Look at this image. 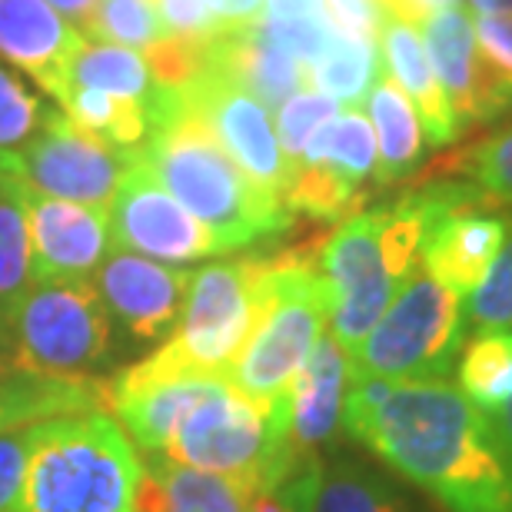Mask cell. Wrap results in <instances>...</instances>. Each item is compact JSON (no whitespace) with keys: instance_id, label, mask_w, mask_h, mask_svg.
Returning <instances> with one entry per match:
<instances>
[{"instance_id":"4","label":"cell","mask_w":512,"mask_h":512,"mask_svg":"<svg viewBox=\"0 0 512 512\" xmlns=\"http://www.w3.org/2000/svg\"><path fill=\"white\" fill-rule=\"evenodd\" d=\"M143 456L104 409L44 419L20 512H137Z\"/></svg>"},{"instance_id":"47","label":"cell","mask_w":512,"mask_h":512,"mask_svg":"<svg viewBox=\"0 0 512 512\" xmlns=\"http://www.w3.org/2000/svg\"><path fill=\"white\" fill-rule=\"evenodd\" d=\"M489 423H493V433L499 439V449H503L506 463H509V473H512V403H506L499 413L489 416Z\"/></svg>"},{"instance_id":"35","label":"cell","mask_w":512,"mask_h":512,"mask_svg":"<svg viewBox=\"0 0 512 512\" xmlns=\"http://www.w3.org/2000/svg\"><path fill=\"white\" fill-rule=\"evenodd\" d=\"M167 34L170 30L163 24L157 0H100L87 40H107V44L133 47L143 54Z\"/></svg>"},{"instance_id":"30","label":"cell","mask_w":512,"mask_h":512,"mask_svg":"<svg viewBox=\"0 0 512 512\" xmlns=\"http://www.w3.org/2000/svg\"><path fill=\"white\" fill-rule=\"evenodd\" d=\"M60 110L77 127L97 133V137L124 150H140L150 133V110L143 100L104 94L94 87H67Z\"/></svg>"},{"instance_id":"12","label":"cell","mask_w":512,"mask_h":512,"mask_svg":"<svg viewBox=\"0 0 512 512\" xmlns=\"http://www.w3.org/2000/svg\"><path fill=\"white\" fill-rule=\"evenodd\" d=\"M107 213L110 237H114L117 250L150 256V260L170 266L223 253L217 237L153 177V170L140 160V153L120 180Z\"/></svg>"},{"instance_id":"20","label":"cell","mask_w":512,"mask_h":512,"mask_svg":"<svg viewBox=\"0 0 512 512\" xmlns=\"http://www.w3.org/2000/svg\"><path fill=\"white\" fill-rule=\"evenodd\" d=\"M143 479L137 512H253L260 493L237 479L173 463L163 453H140Z\"/></svg>"},{"instance_id":"26","label":"cell","mask_w":512,"mask_h":512,"mask_svg":"<svg viewBox=\"0 0 512 512\" xmlns=\"http://www.w3.org/2000/svg\"><path fill=\"white\" fill-rule=\"evenodd\" d=\"M107 399V383H70V380H47V376L17 373V380L0 393V433L20 423H40L67 413H84L100 409Z\"/></svg>"},{"instance_id":"28","label":"cell","mask_w":512,"mask_h":512,"mask_svg":"<svg viewBox=\"0 0 512 512\" xmlns=\"http://www.w3.org/2000/svg\"><path fill=\"white\" fill-rule=\"evenodd\" d=\"M300 163H323V167L340 170L343 177L363 183V187L373 183L380 150H376V133H373L370 117H363L356 107L340 110L330 124H323L313 133V140L306 143ZM300 163H296V167H300Z\"/></svg>"},{"instance_id":"25","label":"cell","mask_w":512,"mask_h":512,"mask_svg":"<svg viewBox=\"0 0 512 512\" xmlns=\"http://www.w3.org/2000/svg\"><path fill=\"white\" fill-rule=\"evenodd\" d=\"M419 177L463 180L483 193L489 203L512 210V124L496 133H486L479 140H469L456 153L433 160Z\"/></svg>"},{"instance_id":"41","label":"cell","mask_w":512,"mask_h":512,"mask_svg":"<svg viewBox=\"0 0 512 512\" xmlns=\"http://www.w3.org/2000/svg\"><path fill=\"white\" fill-rule=\"evenodd\" d=\"M326 17L336 30L366 40H380V30L386 24V10L380 7V0H326Z\"/></svg>"},{"instance_id":"17","label":"cell","mask_w":512,"mask_h":512,"mask_svg":"<svg viewBox=\"0 0 512 512\" xmlns=\"http://www.w3.org/2000/svg\"><path fill=\"white\" fill-rule=\"evenodd\" d=\"M512 220L483 193L449 207L433 223L419 263L459 296H469L503 250Z\"/></svg>"},{"instance_id":"19","label":"cell","mask_w":512,"mask_h":512,"mask_svg":"<svg viewBox=\"0 0 512 512\" xmlns=\"http://www.w3.org/2000/svg\"><path fill=\"white\" fill-rule=\"evenodd\" d=\"M353 386V360L333 333H323L310 360L286 393V439L300 459H313L343 426V406Z\"/></svg>"},{"instance_id":"50","label":"cell","mask_w":512,"mask_h":512,"mask_svg":"<svg viewBox=\"0 0 512 512\" xmlns=\"http://www.w3.org/2000/svg\"><path fill=\"white\" fill-rule=\"evenodd\" d=\"M0 353H10V330L4 316H0Z\"/></svg>"},{"instance_id":"43","label":"cell","mask_w":512,"mask_h":512,"mask_svg":"<svg viewBox=\"0 0 512 512\" xmlns=\"http://www.w3.org/2000/svg\"><path fill=\"white\" fill-rule=\"evenodd\" d=\"M473 37L489 64L512 77V17H479Z\"/></svg>"},{"instance_id":"1","label":"cell","mask_w":512,"mask_h":512,"mask_svg":"<svg viewBox=\"0 0 512 512\" xmlns=\"http://www.w3.org/2000/svg\"><path fill=\"white\" fill-rule=\"evenodd\" d=\"M343 429L449 512H512V473L493 423L446 380L353 376Z\"/></svg>"},{"instance_id":"48","label":"cell","mask_w":512,"mask_h":512,"mask_svg":"<svg viewBox=\"0 0 512 512\" xmlns=\"http://www.w3.org/2000/svg\"><path fill=\"white\" fill-rule=\"evenodd\" d=\"M479 17H512V0H469Z\"/></svg>"},{"instance_id":"45","label":"cell","mask_w":512,"mask_h":512,"mask_svg":"<svg viewBox=\"0 0 512 512\" xmlns=\"http://www.w3.org/2000/svg\"><path fill=\"white\" fill-rule=\"evenodd\" d=\"M260 20H330L326 0H263Z\"/></svg>"},{"instance_id":"40","label":"cell","mask_w":512,"mask_h":512,"mask_svg":"<svg viewBox=\"0 0 512 512\" xmlns=\"http://www.w3.org/2000/svg\"><path fill=\"white\" fill-rule=\"evenodd\" d=\"M263 30L280 50H286L303 70L316 64L333 37L330 20H260Z\"/></svg>"},{"instance_id":"36","label":"cell","mask_w":512,"mask_h":512,"mask_svg":"<svg viewBox=\"0 0 512 512\" xmlns=\"http://www.w3.org/2000/svg\"><path fill=\"white\" fill-rule=\"evenodd\" d=\"M336 114H340V104L313 87L296 90L290 100H283V104L276 107V124H273L276 140H280V150H283V157L290 160V167L300 163L306 143L313 140V133L323 124H330Z\"/></svg>"},{"instance_id":"10","label":"cell","mask_w":512,"mask_h":512,"mask_svg":"<svg viewBox=\"0 0 512 512\" xmlns=\"http://www.w3.org/2000/svg\"><path fill=\"white\" fill-rule=\"evenodd\" d=\"M137 153L140 150L114 147L97 133L77 127L64 117V110H54L37 137L14 157L7 173L47 197L110 207Z\"/></svg>"},{"instance_id":"44","label":"cell","mask_w":512,"mask_h":512,"mask_svg":"<svg viewBox=\"0 0 512 512\" xmlns=\"http://www.w3.org/2000/svg\"><path fill=\"white\" fill-rule=\"evenodd\" d=\"M213 20H217L220 34H233L250 24H260L263 0H207Z\"/></svg>"},{"instance_id":"8","label":"cell","mask_w":512,"mask_h":512,"mask_svg":"<svg viewBox=\"0 0 512 512\" xmlns=\"http://www.w3.org/2000/svg\"><path fill=\"white\" fill-rule=\"evenodd\" d=\"M466 330V296L443 286L419 263L366 340L350 353L353 376L396 383L446 380L456 373Z\"/></svg>"},{"instance_id":"49","label":"cell","mask_w":512,"mask_h":512,"mask_svg":"<svg viewBox=\"0 0 512 512\" xmlns=\"http://www.w3.org/2000/svg\"><path fill=\"white\" fill-rule=\"evenodd\" d=\"M17 373H20V370H17L14 363H10V356H7V353H0V393H4V389L17 380Z\"/></svg>"},{"instance_id":"46","label":"cell","mask_w":512,"mask_h":512,"mask_svg":"<svg viewBox=\"0 0 512 512\" xmlns=\"http://www.w3.org/2000/svg\"><path fill=\"white\" fill-rule=\"evenodd\" d=\"M50 7L60 10L67 17V24H74L80 34L87 37L90 24H94V14H97V4L100 0H47Z\"/></svg>"},{"instance_id":"42","label":"cell","mask_w":512,"mask_h":512,"mask_svg":"<svg viewBox=\"0 0 512 512\" xmlns=\"http://www.w3.org/2000/svg\"><path fill=\"white\" fill-rule=\"evenodd\" d=\"M157 7L170 34L203 37V40L220 37V27L210 14L207 0H157Z\"/></svg>"},{"instance_id":"15","label":"cell","mask_w":512,"mask_h":512,"mask_svg":"<svg viewBox=\"0 0 512 512\" xmlns=\"http://www.w3.org/2000/svg\"><path fill=\"white\" fill-rule=\"evenodd\" d=\"M193 270L150 260L130 250H110L94 283L110 320L140 343H157L177 330Z\"/></svg>"},{"instance_id":"6","label":"cell","mask_w":512,"mask_h":512,"mask_svg":"<svg viewBox=\"0 0 512 512\" xmlns=\"http://www.w3.org/2000/svg\"><path fill=\"white\" fill-rule=\"evenodd\" d=\"M163 456L203 473L237 479L253 493H273L303 463H310L290 449L286 403L280 409L256 406L227 376L213 380L183 413Z\"/></svg>"},{"instance_id":"31","label":"cell","mask_w":512,"mask_h":512,"mask_svg":"<svg viewBox=\"0 0 512 512\" xmlns=\"http://www.w3.org/2000/svg\"><path fill=\"white\" fill-rule=\"evenodd\" d=\"M286 210L310 220L340 223L366 207V187L323 163H300L283 193Z\"/></svg>"},{"instance_id":"21","label":"cell","mask_w":512,"mask_h":512,"mask_svg":"<svg viewBox=\"0 0 512 512\" xmlns=\"http://www.w3.org/2000/svg\"><path fill=\"white\" fill-rule=\"evenodd\" d=\"M380 54L386 74L396 80L399 90L413 100L419 120H423V133L429 147H446V143L459 140V127L453 120V110L446 104V94L429 64V54L423 47V37L416 34L413 24L406 20L386 17L380 30Z\"/></svg>"},{"instance_id":"37","label":"cell","mask_w":512,"mask_h":512,"mask_svg":"<svg viewBox=\"0 0 512 512\" xmlns=\"http://www.w3.org/2000/svg\"><path fill=\"white\" fill-rule=\"evenodd\" d=\"M469 330H512V230L489 273L466 296Z\"/></svg>"},{"instance_id":"13","label":"cell","mask_w":512,"mask_h":512,"mask_svg":"<svg viewBox=\"0 0 512 512\" xmlns=\"http://www.w3.org/2000/svg\"><path fill=\"white\" fill-rule=\"evenodd\" d=\"M213 380L220 376L197 370L170 343H163L147 360L127 366L107 383V403L140 453H167L183 413Z\"/></svg>"},{"instance_id":"14","label":"cell","mask_w":512,"mask_h":512,"mask_svg":"<svg viewBox=\"0 0 512 512\" xmlns=\"http://www.w3.org/2000/svg\"><path fill=\"white\" fill-rule=\"evenodd\" d=\"M423 27V47L453 110L459 137L476 124L506 117L512 110V77L476 50L473 17L463 7H446L426 17Z\"/></svg>"},{"instance_id":"39","label":"cell","mask_w":512,"mask_h":512,"mask_svg":"<svg viewBox=\"0 0 512 512\" xmlns=\"http://www.w3.org/2000/svg\"><path fill=\"white\" fill-rule=\"evenodd\" d=\"M40 423H20L0 433V512H20L24 503V483H27V469L34 459Z\"/></svg>"},{"instance_id":"2","label":"cell","mask_w":512,"mask_h":512,"mask_svg":"<svg viewBox=\"0 0 512 512\" xmlns=\"http://www.w3.org/2000/svg\"><path fill=\"white\" fill-rule=\"evenodd\" d=\"M469 197H479V190L463 180L419 177L396 200L356 210L320 240V273L330 286V333L346 353L366 340L419 266L433 223Z\"/></svg>"},{"instance_id":"11","label":"cell","mask_w":512,"mask_h":512,"mask_svg":"<svg viewBox=\"0 0 512 512\" xmlns=\"http://www.w3.org/2000/svg\"><path fill=\"white\" fill-rule=\"evenodd\" d=\"M177 97L180 110L203 120V127L220 140V147L237 160V167L256 187L270 190L283 200L293 167L280 150L270 110L250 90H243L217 60L207 57L200 74L183 90H177Z\"/></svg>"},{"instance_id":"3","label":"cell","mask_w":512,"mask_h":512,"mask_svg":"<svg viewBox=\"0 0 512 512\" xmlns=\"http://www.w3.org/2000/svg\"><path fill=\"white\" fill-rule=\"evenodd\" d=\"M140 160L163 187L217 237L220 250H243L256 240L280 237L293 213L276 193L256 187L220 147V140L187 110L150 127Z\"/></svg>"},{"instance_id":"23","label":"cell","mask_w":512,"mask_h":512,"mask_svg":"<svg viewBox=\"0 0 512 512\" xmlns=\"http://www.w3.org/2000/svg\"><path fill=\"white\" fill-rule=\"evenodd\" d=\"M366 110H370V124L376 133V150H380V163H376V187H393V183L406 180L409 173L423 167L426 157V133L423 120H419L413 100H409L386 67L376 74L370 94H366Z\"/></svg>"},{"instance_id":"29","label":"cell","mask_w":512,"mask_h":512,"mask_svg":"<svg viewBox=\"0 0 512 512\" xmlns=\"http://www.w3.org/2000/svg\"><path fill=\"white\" fill-rule=\"evenodd\" d=\"M67 87H94V90H104V94L133 97V100H143L147 110H150L153 90H157L140 50L107 44V40H87V44L77 50L74 64H70V74H67Z\"/></svg>"},{"instance_id":"33","label":"cell","mask_w":512,"mask_h":512,"mask_svg":"<svg viewBox=\"0 0 512 512\" xmlns=\"http://www.w3.org/2000/svg\"><path fill=\"white\" fill-rule=\"evenodd\" d=\"M310 512H409L406 499L386 479L353 463L323 466L316 479Z\"/></svg>"},{"instance_id":"16","label":"cell","mask_w":512,"mask_h":512,"mask_svg":"<svg viewBox=\"0 0 512 512\" xmlns=\"http://www.w3.org/2000/svg\"><path fill=\"white\" fill-rule=\"evenodd\" d=\"M24 210L34 283L94 280L97 266L114 250L107 207H87V203L47 197L24 187Z\"/></svg>"},{"instance_id":"5","label":"cell","mask_w":512,"mask_h":512,"mask_svg":"<svg viewBox=\"0 0 512 512\" xmlns=\"http://www.w3.org/2000/svg\"><path fill=\"white\" fill-rule=\"evenodd\" d=\"M330 326V286L320 273V243L270 256V303L260 326L233 360L227 380L263 409H280L286 393Z\"/></svg>"},{"instance_id":"22","label":"cell","mask_w":512,"mask_h":512,"mask_svg":"<svg viewBox=\"0 0 512 512\" xmlns=\"http://www.w3.org/2000/svg\"><path fill=\"white\" fill-rule=\"evenodd\" d=\"M210 57L237 80L243 90L260 100L266 110H276L283 100H290L296 90L306 87L303 64L280 50L263 30V24H250L233 34L213 37Z\"/></svg>"},{"instance_id":"34","label":"cell","mask_w":512,"mask_h":512,"mask_svg":"<svg viewBox=\"0 0 512 512\" xmlns=\"http://www.w3.org/2000/svg\"><path fill=\"white\" fill-rule=\"evenodd\" d=\"M54 107H47L4 60H0V170L37 137Z\"/></svg>"},{"instance_id":"7","label":"cell","mask_w":512,"mask_h":512,"mask_svg":"<svg viewBox=\"0 0 512 512\" xmlns=\"http://www.w3.org/2000/svg\"><path fill=\"white\" fill-rule=\"evenodd\" d=\"M10 363L47 380L90 383L114 356V320L94 280L34 283L7 313Z\"/></svg>"},{"instance_id":"24","label":"cell","mask_w":512,"mask_h":512,"mask_svg":"<svg viewBox=\"0 0 512 512\" xmlns=\"http://www.w3.org/2000/svg\"><path fill=\"white\" fill-rule=\"evenodd\" d=\"M380 70H383V54L376 47V40L346 34V30L333 27V37L320 54V60L306 67V87L333 97L340 107H360Z\"/></svg>"},{"instance_id":"9","label":"cell","mask_w":512,"mask_h":512,"mask_svg":"<svg viewBox=\"0 0 512 512\" xmlns=\"http://www.w3.org/2000/svg\"><path fill=\"white\" fill-rule=\"evenodd\" d=\"M270 303V256L207 263L193 270L170 346L197 370L227 376Z\"/></svg>"},{"instance_id":"38","label":"cell","mask_w":512,"mask_h":512,"mask_svg":"<svg viewBox=\"0 0 512 512\" xmlns=\"http://www.w3.org/2000/svg\"><path fill=\"white\" fill-rule=\"evenodd\" d=\"M210 40L203 37H183V34H167L157 44L143 50V60L150 67L153 84L163 90H183L193 77L200 74V67L210 57Z\"/></svg>"},{"instance_id":"18","label":"cell","mask_w":512,"mask_h":512,"mask_svg":"<svg viewBox=\"0 0 512 512\" xmlns=\"http://www.w3.org/2000/svg\"><path fill=\"white\" fill-rule=\"evenodd\" d=\"M84 44L87 37L47 0H0V60L27 74L57 104Z\"/></svg>"},{"instance_id":"32","label":"cell","mask_w":512,"mask_h":512,"mask_svg":"<svg viewBox=\"0 0 512 512\" xmlns=\"http://www.w3.org/2000/svg\"><path fill=\"white\" fill-rule=\"evenodd\" d=\"M30 286H34V276H30V227L24 210V187H20L17 177L0 170V316L4 320Z\"/></svg>"},{"instance_id":"27","label":"cell","mask_w":512,"mask_h":512,"mask_svg":"<svg viewBox=\"0 0 512 512\" xmlns=\"http://www.w3.org/2000/svg\"><path fill=\"white\" fill-rule=\"evenodd\" d=\"M459 389L486 416L512 403V330H476L456 360Z\"/></svg>"}]
</instances>
